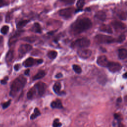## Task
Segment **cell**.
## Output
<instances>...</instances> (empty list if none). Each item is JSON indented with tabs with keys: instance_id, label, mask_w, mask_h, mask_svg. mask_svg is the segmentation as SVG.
Here are the masks:
<instances>
[{
	"instance_id": "obj_1",
	"label": "cell",
	"mask_w": 127,
	"mask_h": 127,
	"mask_svg": "<svg viewBox=\"0 0 127 127\" xmlns=\"http://www.w3.org/2000/svg\"><path fill=\"white\" fill-rule=\"evenodd\" d=\"M92 25V22L88 18H78L70 25V33L74 35H78L90 29Z\"/></svg>"
},
{
	"instance_id": "obj_2",
	"label": "cell",
	"mask_w": 127,
	"mask_h": 127,
	"mask_svg": "<svg viewBox=\"0 0 127 127\" xmlns=\"http://www.w3.org/2000/svg\"><path fill=\"white\" fill-rule=\"evenodd\" d=\"M26 81V78L23 75H20L15 78L11 84L10 95L12 97H14L24 87Z\"/></svg>"
},
{
	"instance_id": "obj_3",
	"label": "cell",
	"mask_w": 127,
	"mask_h": 127,
	"mask_svg": "<svg viewBox=\"0 0 127 127\" xmlns=\"http://www.w3.org/2000/svg\"><path fill=\"white\" fill-rule=\"evenodd\" d=\"M94 40L97 44H110L116 42V40L113 37L103 34L96 35Z\"/></svg>"
},
{
	"instance_id": "obj_4",
	"label": "cell",
	"mask_w": 127,
	"mask_h": 127,
	"mask_svg": "<svg viewBox=\"0 0 127 127\" xmlns=\"http://www.w3.org/2000/svg\"><path fill=\"white\" fill-rule=\"evenodd\" d=\"M90 40L87 38H81L73 41L71 44V47L72 48H84L89 46Z\"/></svg>"
},
{
	"instance_id": "obj_5",
	"label": "cell",
	"mask_w": 127,
	"mask_h": 127,
	"mask_svg": "<svg viewBox=\"0 0 127 127\" xmlns=\"http://www.w3.org/2000/svg\"><path fill=\"white\" fill-rule=\"evenodd\" d=\"M75 9L72 7H68L61 9L59 11V14L64 19H68L71 17L72 15L75 12Z\"/></svg>"
},
{
	"instance_id": "obj_6",
	"label": "cell",
	"mask_w": 127,
	"mask_h": 127,
	"mask_svg": "<svg viewBox=\"0 0 127 127\" xmlns=\"http://www.w3.org/2000/svg\"><path fill=\"white\" fill-rule=\"evenodd\" d=\"M32 49L31 45L28 44H22L20 46L18 49L19 56L20 58H22L27 53L30 51Z\"/></svg>"
},
{
	"instance_id": "obj_7",
	"label": "cell",
	"mask_w": 127,
	"mask_h": 127,
	"mask_svg": "<svg viewBox=\"0 0 127 127\" xmlns=\"http://www.w3.org/2000/svg\"><path fill=\"white\" fill-rule=\"evenodd\" d=\"M110 71L112 72H116L120 71L122 68L121 64L117 62H109L107 67Z\"/></svg>"
},
{
	"instance_id": "obj_8",
	"label": "cell",
	"mask_w": 127,
	"mask_h": 127,
	"mask_svg": "<svg viewBox=\"0 0 127 127\" xmlns=\"http://www.w3.org/2000/svg\"><path fill=\"white\" fill-rule=\"evenodd\" d=\"M77 54L80 58L83 59H86L91 56L92 52L89 49H81L77 51Z\"/></svg>"
},
{
	"instance_id": "obj_9",
	"label": "cell",
	"mask_w": 127,
	"mask_h": 127,
	"mask_svg": "<svg viewBox=\"0 0 127 127\" xmlns=\"http://www.w3.org/2000/svg\"><path fill=\"white\" fill-rule=\"evenodd\" d=\"M34 87L35 88L36 90L38 92V94L40 96H42L46 91L47 85L44 82H39L35 84Z\"/></svg>"
},
{
	"instance_id": "obj_10",
	"label": "cell",
	"mask_w": 127,
	"mask_h": 127,
	"mask_svg": "<svg viewBox=\"0 0 127 127\" xmlns=\"http://www.w3.org/2000/svg\"><path fill=\"white\" fill-rule=\"evenodd\" d=\"M109 62L106 56L104 55L100 56L97 60V64L102 67H107Z\"/></svg>"
},
{
	"instance_id": "obj_11",
	"label": "cell",
	"mask_w": 127,
	"mask_h": 127,
	"mask_svg": "<svg viewBox=\"0 0 127 127\" xmlns=\"http://www.w3.org/2000/svg\"><path fill=\"white\" fill-rule=\"evenodd\" d=\"M24 32L23 30H18L15 33L9 38V41H8V45L9 46H11L12 45H13V44H14L16 41L17 40L18 37L22 34V33Z\"/></svg>"
},
{
	"instance_id": "obj_12",
	"label": "cell",
	"mask_w": 127,
	"mask_h": 127,
	"mask_svg": "<svg viewBox=\"0 0 127 127\" xmlns=\"http://www.w3.org/2000/svg\"><path fill=\"white\" fill-rule=\"evenodd\" d=\"M111 25L116 30H123L126 28V25L119 21H114L111 23Z\"/></svg>"
},
{
	"instance_id": "obj_13",
	"label": "cell",
	"mask_w": 127,
	"mask_h": 127,
	"mask_svg": "<svg viewBox=\"0 0 127 127\" xmlns=\"http://www.w3.org/2000/svg\"><path fill=\"white\" fill-rule=\"evenodd\" d=\"M37 60H35L32 58L29 57V58L27 59L26 60L24 61V62L23 63V65L25 67H28L33 66L35 64H37Z\"/></svg>"
},
{
	"instance_id": "obj_14",
	"label": "cell",
	"mask_w": 127,
	"mask_h": 127,
	"mask_svg": "<svg viewBox=\"0 0 127 127\" xmlns=\"http://www.w3.org/2000/svg\"><path fill=\"white\" fill-rule=\"evenodd\" d=\"M99 30L100 31L103 32L105 33H107L109 34L113 33V30L111 26L108 24H102L99 27Z\"/></svg>"
},
{
	"instance_id": "obj_15",
	"label": "cell",
	"mask_w": 127,
	"mask_h": 127,
	"mask_svg": "<svg viewBox=\"0 0 127 127\" xmlns=\"http://www.w3.org/2000/svg\"><path fill=\"white\" fill-rule=\"evenodd\" d=\"M95 17L100 21H104L106 19V14L104 11L100 10L95 13Z\"/></svg>"
},
{
	"instance_id": "obj_16",
	"label": "cell",
	"mask_w": 127,
	"mask_h": 127,
	"mask_svg": "<svg viewBox=\"0 0 127 127\" xmlns=\"http://www.w3.org/2000/svg\"><path fill=\"white\" fill-rule=\"evenodd\" d=\"M118 57L121 60H124L127 57V50L126 49H120L118 50Z\"/></svg>"
},
{
	"instance_id": "obj_17",
	"label": "cell",
	"mask_w": 127,
	"mask_h": 127,
	"mask_svg": "<svg viewBox=\"0 0 127 127\" xmlns=\"http://www.w3.org/2000/svg\"><path fill=\"white\" fill-rule=\"evenodd\" d=\"M54 91L57 93V94L59 95H61L62 93H64V92H62L61 91V84L59 82H56L53 87Z\"/></svg>"
},
{
	"instance_id": "obj_18",
	"label": "cell",
	"mask_w": 127,
	"mask_h": 127,
	"mask_svg": "<svg viewBox=\"0 0 127 127\" xmlns=\"http://www.w3.org/2000/svg\"><path fill=\"white\" fill-rule=\"evenodd\" d=\"M31 31L35 33H42V28L40 25L38 23H35L33 24L32 27L30 29Z\"/></svg>"
},
{
	"instance_id": "obj_19",
	"label": "cell",
	"mask_w": 127,
	"mask_h": 127,
	"mask_svg": "<svg viewBox=\"0 0 127 127\" xmlns=\"http://www.w3.org/2000/svg\"><path fill=\"white\" fill-rule=\"evenodd\" d=\"M14 57V52L13 50H9L6 54L5 57V61L6 62L8 63H10Z\"/></svg>"
},
{
	"instance_id": "obj_20",
	"label": "cell",
	"mask_w": 127,
	"mask_h": 127,
	"mask_svg": "<svg viewBox=\"0 0 127 127\" xmlns=\"http://www.w3.org/2000/svg\"><path fill=\"white\" fill-rule=\"evenodd\" d=\"M51 106L53 108H62L63 105L61 101L60 100H57L53 101L51 104Z\"/></svg>"
},
{
	"instance_id": "obj_21",
	"label": "cell",
	"mask_w": 127,
	"mask_h": 127,
	"mask_svg": "<svg viewBox=\"0 0 127 127\" xmlns=\"http://www.w3.org/2000/svg\"><path fill=\"white\" fill-rule=\"evenodd\" d=\"M85 0H78L76 2V6L77 7V9L75 10V12H77L79 11H81L82 9V7L85 4Z\"/></svg>"
},
{
	"instance_id": "obj_22",
	"label": "cell",
	"mask_w": 127,
	"mask_h": 127,
	"mask_svg": "<svg viewBox=\"0 0 127 127\" xmlns=\"http://www.w3.org/2000/svg\"><path fill=\"white\" fill-rule=\"evenodd\" d=\"M46 74V73L45 72L44 70H39L37 73L33 77V80H37V79H41L42 78H43V77L45 76Z\"/></svg>"
},
{
	"instance_id": "obj_23",
	"label": "cell",
	"mask_w": 127,
	"mask_h": 127,
	"mask_svg": "<svg viewBox=\"0 0 127 127\" xmlns=\"http://www.w3.org/2000/svg\"><path fill=\"white\" fill-rule=\"evenodd\" d=\"M29 22V20H22L19 21L16 24V27L17 29H21L26 26Z\"/></svg>"
},
{
	"instance_id": "obj_24",
	"label": "cell",
	"mask_w": 127,
	"mask_h": 127,
	"mask_svg": "<svg viewBox=\"0 0 127 127\" xmlns=\"http://www.w3.org/2000/svg\"><path fill=\"white\" fill-rule=\"evenodd\" d=\"M36 89H35V88L34 87L32 88H31L29 91L27 92V98L29 99H31L32 98H33V96H34L35 93H36Z\"/></svg>"
},
{
	"instance_id": "obj_25",
	"label": "cell",
	"mask_w": 127,
	"mask_h": 127,
	"mask_svg": "<svg viewBox=\"0 0 127 127\" xmlns=\"http://www.w3.org/2000/svg\"><path fill=\"white\" fill-rule=\"evenodd\" d=\"M40 114H41V113H40L39 110L37 108H36L34 109V113L30 116V119L34 120V119L36 118L37 117L40 116Z\"/></svg>"
},
{
	"instance_id": "obj_26",
	"label": "cell",
	"mask_w": 127,
	"mask_h": 127,
	"mask_svg": "<svg viewBox=\"0 0 127 127\" xmlns=\"http://www.w3.org/2000/svg\"><path fill=\"white\" fill-rule=\"evenodd\" d=\"M22 40L28 42L30 43H33L36 40V37L35 36H28V37H26L22 39Z\"/></svg>"
},
{
	"instance_id": "obj_27",
	"label": "cell",
	"mask_w": 127,
	"mask_h": 127,
	"mask_svg": "<svg viewBox=\"0 0 127 127\" xmlns=\"http://www.w3.org/2000/svg\"><path fill=\"white\" fill-rule=\"evenodd\" d=\"M58 55V53L55 51H51L47 54L48 57L51 59H55Z\"/></svg>"
},
{
	"instance_id": "obj_28",
	"label": "cell",
	"mask_w": 127,
	"mask_h": 127,
	"mask_svg": "<svg viewBox=\"0 0 127 127\" xmlns=\"http://www.w3.org/2000/svg\"><path fill=\"white\" fill-rule=\"evenodd\" d=\"M126 38V36L125 34H121L118 38L116 40V42L117 43H121L122 42H123Z\"/></svg>"
},
{
	"instance_id": "obj_29",
	"label": "cell",
	"mask_w": 127,
	"mask_h": 127,
	"mask_svg": "<svg viewBox=\"0 0 127 127\" xmlns=\"http://www.w3.org/2000/svg\"><path fill=\"white\" fill-rule=\"evenodd\" d=\"M72 68L73 70L77 73L79 74L81 72L82 69L80 66H79L77 64H73L72 65Z\"/></svg>"
},
{
	"instance_id": "obj_30",
	"label": "cell",
	"mask_w": 127,
	"mask_h": 127,
	"mask_svg": "<svg viewBox=\"0 0 127 127\" xmlns=\"http://www.w3.org/2000/svg\"><path fill=\"white\" fill-rule=\"evenodd\" d=\"M9 27L7 25H4L3 27H2L0 29V32L1 33L5 35V34H6L8 32V30H9Z\"/></svg>"
},
{
	"instance_id": "obj_31",
	"label": "cell",
	"mask_w": 127,
	"mask_h": 127,
	"mask_svg": "<svg viewBox=\"0 0 127 127\" xmlns=\"http://www.w3.org/2000/svg\"><path fill=\"white\" fill-rule=\"evenodd\" d=\"M119 17L123 20H126L127 19V13L126 12H121L119 13L118 14Z\"/></svg>"
},
{
	"instance_id": "obj_32",
	"label": "cell",
	"mask_w": 127,
	"mask_h": 127,
	"mask_svg": "<svg viewBox=\"0 0 127 127\" xmlns=\"http://www.w3.org/2000/svg\"><path fill=\"white\" fill-rule=\"evenodd\" d=\"M62 126V124L60 122L58 119H56L53 124V127H60Z\"/></svg>"
},
{
	"instance_id": "obj_33",
	"label": "cell",
	"mask_w": 127,
	"mask_h": 127,
	"mask_svg": "<svg viewBox=\"0 0 127 127\" xmlns=\"http://www.w3.org/2000/svg\"><path fill=\"white\" fill-rule=\"evenodd\" d=\"M61 2L67 5H71L74 3L75 0H60Z\"/></svg>"
},
{
	"instance_id": "obj_34",
	"label": "cell",
	"mask_w": 127,
	"mask_h": 127,
	"mask_svg": "<svg viewBox=\"0 0 127 127\" xmlns=\"http://www.w3.org/2000/svg\"><path fill=\"white\" fill-rule=\"evenodd\" d=\"M10 102H11V100H8V101H7V102L4 103L2 104V108H3V109H6V108H7V107L10 105Z\"/></svg>"
},
{
	"instance_id": "obj_35",
	"label": "cell",
	"mask_w": 127,
	"mask_h": 127,
	"mask_svg": "<svg viewBox=\"0 0 127 127\" xmlns=\"http://www.w3.org/2000/svg\"><path fill=\"white\" fill-rule=\"evenodd\" d=\"M8 79V76H5L4 77L3 79L0 80V83L2 84H5L7 83V81Z\"/></svg>"
},
{
	"instance_id": "obj_36",
	"label": "cell",
	"mask_w": 127,
	"mask_h": 127,
	"mask_svg": "<svg viewBox=\"0 0 127 127\" xmlns=\"http://www.w3.org/2000/svg\"><path fill=\"white\" fill-rule=\"evenodd\" d=\"M8 3L4 0H0V7L7 5Z\"/></svg>"
},
{
	"instance_id": "obj_37",
	"label": "cell",
	"mask_w": 127,
	"mask_h": 127,
	"mask_svg": "<svg viewBox=\"0 0 127 127\" xmlns=\"http://www.w3.org/2000/svg\"><path fill=\"white\" fill-rule=\"evenodd\" d=\"M20 68V64H15L14 66V68L16 71H17L19 70Z\"/></svg>"
},
{
	"instance_id": "obj_38",
	"label": "cell",
	"mask_w": 127,
	"mask_h": 127,
	"mask_svg": "<svg viewBox=\"0 0 127 127\" xmlns=\"http://www.w3.org/2000/svg\"><path fill=\"white\" fill-rule=\"evenodd\" d=\"M55 77L57 78H61L62 77H63V74L62 73H57L56 75H55Z\"/></svg>"
},
{
	"instance_id": "obj_39",
	"label": "cell",
	"mask_w": 127,
	"mask_h": 127,
	"mask_svg": "<svg viewBox=\"0 0 127 127\" xmlns=\"http://www.w3.org/2000/svg\"><path fill=\"white\" fill-rule=\"evenodd\" d=\"M29 72H30V69H26L25 72H24V74L26 75H28L29 74Z\"/></svg>"
},
{
	"instance_id": "obj_40",
	"label": "cell",
	"mask_w": 127,
	"mask_h": 127,
	"mask_svg": "<svg viewBox=\"0 0 127 127\" xmlns=\"http://www.w3.org/2000/svg\"><path fill=\"white\" fill-rule=\"evenodd\" d=\"M127 72H125V73L123 74V77L124 78H127Z\"/></svg>"
},
{
	"instance_id": "obj_41",
	"label": "cell",
	"mask_w": 127,
	"mask_h": 127,
	"mask_svg": "<svg viewBox=\"0 0 127 127\" xmlns=\"http://www.w3.org/2000/svg\"><path fill=\"white\" fill-rule=\"evenodd\" d=\"M2 20V15L1 13H0V23Z\"/></svg>"
},
{
	"instance_id": "obj_42",
	"label": "cell",
	"mask_w": 127,
	"mask_h": 127,
	"mask_svg": "<svg viewBox=\"0 0 127 127\" xmlns=\"http://www.w3.org/2000/svg\"><path fill=\"white\" fill-rule=\"evenodd\" d=\"M122 98H121V97H120V98H118V99H117V102H122Z\"/></svg>"
},
{
	"instance_id": "obj_43",
	"label": "cell",
	"mask_w": 127,
	"mask_h": 127,
	"mask_svg": "<svg viewBox=\"0 0 127 127\" xmlns=\"http://www.w3.org/2000/svg\"><path fill=\"white\" fill-rule=\"evenodd\" d=\"M0 127H2V125L1 124H0Z\"/></svg>"
}]
</instances>
